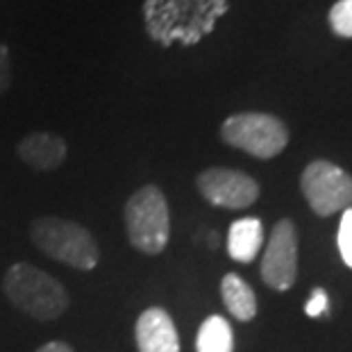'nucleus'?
I'll return each instance as SVG.
<instances>
[{"label":"nucleus","instance_id":"obj_5","mask_svg":"<svg viewBox=\"0 0 352 352\" xmlns=\"http://www.w3.org/2000/svg\"><path fill=\"white\" fill-rule=\"evenodd\" d=\"M221 139L257 160H273L289 146V127L266 111H239L223 121Z\"/></svg>","mask_w":352,"mask_h":352},{"label":"nucleus","instance_id":"obj_12","mask_svg":"<svg viewBox=\"0 0 352 352\" xmlns=\"http://www.w3.org/2000/svg\"><path fill=\"white\" fill-rule=\"evenodd\" d=\"M221 296L226 309L241 323H248L257 316V296L248 282L236 273H228L221 282Z\"/></svg>","mask_w":352,"mask_h":352},{"label":"nucleus","instance_id":"obj_13","mask_svg":"<svg viewBox=\"0 0 352 352\" xmlns=\"http://www.w3.org/2000/svg\"><path fill=\"white\" fill-rule=\"evenodd\" d=\"M196 352H234V334L226 318L214 314L202 320L196 336Z\"/></svg>","mask_w":352,"mask_h":352},{"label":"nucleus","instance_id":"obj_11","mask_svg":"<svg viewBox=\"0 0 352 352\" xmlns=\"http://www.w3.org/2000/svg\"><path fill=\"white\" fill-rule=\"evenodd\" d=\"M264 245V226L259 219H239L228 232V252L239 264H250Z\"/></svg>","mask_w":352,"mask_h":352},{"label":"nucleus","instance_id":"obj_10","mask_svg":"<svg viewBox=\"0 0 352 352\" xmlns=\"http://www.w3.org/2000/svg\"><path fill=\"white\" fill-rule=\"evenodd\" d=\"M19 157L34 170H55L66 162L69 148L59 134L52 132H30L16 146Z\"/></svg>","mask_w":352,"mask_h":352},{"label":"nucleus","instance_id":"obj_1","mask_svg":"<svg viewBox=\"0 0 352 352\" xmlns=\"http://www.w3.org/2000/svg\"><path fill=\"white\" fill-rule=\"evenodd\" d=\"M226 12L228 0H148L144 7L148 34L164 46L198 43Z\"/></svg>","mask_w":352,"mask_h":352},{"label":"nucleus","instance_id":"obj_16","mask_svg":"<svg viewBox=\"0 0 352 352\" xmlns=\"http://www.w3.org/2000/svg\"><path fill=\"white\" fill-rule=\"evenodd\" d=\"M327 309H329V300H327L325 289L316 287V289L311 291L309 300H307V305H305V314L309 318H318V316H323Z\"/></svg>","mask_w":352,"mask_h":352},{"label":"nucleus","instance_id":"obj_9","mask_svg":"<svg viewBox=\"0 0 352 352\" xmlns=\"http://www.w3.org/2000/svg\"><path fill=\"white\" fill-rule=\"evenodd\" d=\"M134 341H137L139 352H179L175 323L162 307H151L137 318Z\"/></svg>","mask_w":352,"mask_h":352},{"label":"nucleus","instance_id":"obj_4","mask_svg":"<svg viewBox=\"0 0 352 352\" xmlns=\"http://www.w3.org/2000/svg\"><path fill=\"white\" fill-rule=\"evenodd\" d=\"M127 239L144 254H160L170 239V214L164 191L157 184L137 189L123 209Z\"/></svg>","mask_w":352,"mask_h":352},{"label":"nucleus","instance_id":"obj_15","mask_svg":"<svg viewBox=\"0 0 352 352\" xmlns=\"http://www.w3.org/2000/svg\"><path fill=\"white\" fill-rule=\"evenodd\" d=\"M336 241H339V252H341L343 261H346V266L352 268V207L346 209L341 216L339 236H336Z\"/></svg>","mask_w":352,"mask_h":352},{"label":"nucleus","instance_id":"obj_14","mask_svg":"<svg viewBox=\"0 0 352 352\" xmlns=\"http://www.w3.org/2000/svg\"><path fill=\"white\" fill-rule=\"evenodd\" d=\"M329 28L343 39H352V0H339L329 10Z\"/></svg>","mask_w":352,"mask_h":352},{"label":"nucleus","instance_id":"obj_3","mask_svg":"<svg viewBox=\"0 0 352 352\" xmlns=\"http://www.w3.org/2000/svg\"><path fill=\"white\" fill-rule=\"evenodd\" d=\"M30 241L46 257L62 261L78 271H94L98 266V243L91 232L76 221L57 219V216L34 219L30 226Z\"/></svg>","mask_w":352,"mask_h":352},{"label":"nucleus","instance_id":"obj_6","mask_svg":"<svg viewBox=\"0 0 352 352\" xmlns=\"http://www.w3.org/2000/svg\"><path fill=\"white\" fill-rule=\"evenodd\" d=\"M300 191L316 216H334L352 207V175L327 160L307 164L300 175Z\"/></svg>","mask_w":352,"mask_h":352},{"label":"nucleus","instance_id":"obj_8","mask_svg":"<svg viewBox=\"0 0 352 352\" xmlns=\"http://www.w3.org/2000/svg\"><path fill=\"white\" fill-rule=\"evenodd\" d=\"M200 196L209 205L223 209H245L257 202L259 198V182L243 170L212 166L202 170L196 179Z\"/></svg>","mask_w":352,"mask_h":352},{"label":"nucleus","instance_id":"obj_2","mask_svg":"<svg viewBox=\"0 0 352 352\" xmlns=\"http://www.w3.org/2000/svg\"><path fill=\"white\" fill-rule=\"evenodd\" d=\"M3 291L12 307L32 316L39 323L55 320L69 309L71 298L64 284L46 271L25 261H19L7 268L3 277Z\"/></svg>","mask_w":352,"mask_h":352},{"label":"nucleus","instance_id":"obj_7","mask_svg":"<svg viewBox=\"0 0 352 352\" xmlns=\"http://www.w3.org/2000/svg\"><path fill=\"white\" fill-rule=\"evenodd\" d=\"M261 280L275 291H289L298 277V230L291 219L275 223L261 257Z\"/></svg>","mask_w":352,"mask_h":352},{"label":"nucleus","instance_id":"obj_17","mask_svg":"<svg viewBox=\"0 0 352 352\" xmlns=\"http://www.w3.org/2000/svg\"><path fill=\"white\" fill-rule=\"evenodd\" d=\"M12 85V62H10V50L0 43V96H3Z\"/></svg>","mask_w":352,"mask_h":352},{"label":"nucleus","instance_id":"obj_18","mask_svg":"<svg viewBox=\"0 0 352 352\" xmlns=\"http://www.w3.org/2000/svg\"><path fill=\"white\" fill-rule=\"evenodd\" d=\"M36 352H76V350L64 341H50V343H46V346H41Z\"/></svg>","mask_w":352,"mask_h":352}]
</instances>
